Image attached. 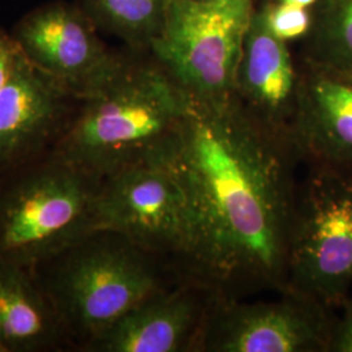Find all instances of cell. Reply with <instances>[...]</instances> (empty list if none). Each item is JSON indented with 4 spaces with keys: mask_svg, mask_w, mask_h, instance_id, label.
Wrapping results in <instances>:
<instances>
[{
    "mask_svg": "<svg viewBox=\"0 0 352 352\" xmlns=\"http://www.w3.org/2000/svg\"><path fill=\"white\" fill-rule=\"evenodd\" d=\"M184 193L190 247L188 279L218 298L243 289H285L296 183L285 142L257 126L234 97L190 100L151 158Z\"/></svg>",
    "mask_w": 352,
    "mask_h": 352,
    "instance_id": "1",
    "label": "cell"
},
{
    "mask_svg": "<svg viewBox=\"0 0 352 352\" xmlns=\"http://www.w3.org/2000/svg\"><path fill=\"white\" fill-rule=\"evenodd\" d=\"M190 98L149 51H132L96 94L80 101L51 153L102 180L148 162L173 133Z\"/></svg>",
    "mask_w": 352,
    "mask_h": 352,
    "instance_id": "2",
    "label": "cell"
},
{
    "mask_svg": "<svg viewBox=\"0 0 352 352\" xmlns=\"http://www.w3.org/2000/svg\"><path fill=\"white\" fill-rule=\"evenodd\" d=\"M33 272L58 314L68 347L81 351L168 287L158 257L107 230L89 234Z\"/></svg>",
    "mask_w": 352,
    "mask_h": 352,
    "instance_id": "3",
    "label": "cell"
},
{
    "mask_svg": "<svg viewBox=\"0 0 352 352\" xmlns=\"http://www.w3.org/2000/svg\"><path fill=\"white\" fill-rule=\"evenodd\" d=\"M101 180L51 151L0 173V261L34 269L98 230Z\"/></svg>",
    "mask_w": 352,
    "mask_h": 352,
    "instance_id": "4",
    "label": "cell"
},
{
    "mask_svg": "<svg viewBox=\"0 0 352 352\" xmlns=\"http://www.w3.org/2000/svg\"><path fill=\"white\" fill-rule=\"evenodd\" d=\"M340 312L352 289V168L309 166L296 186L285 289Z\"/></svg>",
    "mask_w": 352,
    "mask_h": 352,
    "instance_id": "5",
    "label": "cell"
},
{
    "mask_svg": "<svg viewBox=\"0 0 352 352\" xmlns=\"http://www.w3.org/2000/svg\"><path fill=\"white\" fill-rule=\"evenodd\" d=\"M253 1L173 0L149 54L190 100L234 97Z\"/></svg>",
    "mask_w": 352,
    "mask_h": 352,
    "instance_id": "6",
    "label": "cell"
},
{
    "mask_svg": "<svg viewBox=\"0 0 352 352\" xmlns=\"http://www.w3.org/2000/svg\"><path fill=\"white\" fill-rule=\"evenodd\" d=\"M98 230L113 231L141 250L184 265L190 247L187 202L175 176L151 160L102 179Z\"/></svg>",
    "mask_w": 352,
    "mask_h": 352,
    "instance_id": "7",
    "label": "cell"
},
{
    "mask_svg": "<svg viewBox=\"0 0 352 352\" xmlns=\"http://www.w3.org/2000/svg\"><path fill=\"white\" fill-rule=\"evenodd\" d=\"M277 300L214 296L197 350L212 352H330L338 312L282 289Z\"/></svg>",
    "mask_w": 352,
    "mask_h": 352,
    "instance_id": "8",
    "label": "cell"
},
{
    "mask_svg": "<svg viewBox=\"0 0 352 352\" xmlns=\"http://www.w3.org/2000/svg\"><path fill=\"white\" fill-rule=\"evenodd\" d=\"M76 3L50 1L29 11L12 37L26 59L82 101L100 91L126 64Z\"/></svg>",
    "mask_w": 352,
    "mask_h": 352,
    "instance_id": "9",
    "label": "cell"
},
{
    "mask_svg": "<svg viewBox=\"0 0 352 352\" xmlns=\"http://www.w3.org/2000/svg\"><path fill=\"white\" fill-rule=\"evenodd\" d=\"M300 78V68L294 63L287 42L270 32L261 10H253L243 42L234 98L257 126L292 151Z\"/></svg>",
    "mask_w": 352,
    "mask_h": 352,
    "instance_id": "10",
    "label": "cell"
},
{
    "mask_svg": "<svg viewBox=\"0 0 352 352\" xmlns=\"http://www.w3.org/2000/svg\"><path fill=\"white\" fill-rule=\"evenodd\" d=\"M78 104L21 54L0 90V173L50 151Z\"/></svg>",
    "mask_w": 352,
    "mask_h": 352,
    "instance_id": "11",
    "label": "cell"
},
{
    "mask_svg": "<svg viewBox=\"0 0 352 352\" xmlns=\"http://www.w3.org/2000/svg\"><path fill=\"white\" fill-rule=\"evenodd\" d=\"M213 292L188 279L166 287L109 327L85 351L180 352L197 347ZM197 350V349H196Z\"/></svg>",
    "mask_w": 352,
    "mask_h": 352,
    "instance_id": "12",
    "label": "cell"
},
{
    "mask_svg": "<svg viewBox=\"0 0 352 352\" xmlns=\"http://www.w3.org/2000/svg\"><path fill=\"white\" fill-rule=\"evenodd\" d=\"M292 146L309 166L352 168V72L307 58Z\"/></svg>",
    "mask_w": 352,
    "mask_h": 352,
    "instance_id": "13",
    "label": "cell"
},
{
    "mask_svg": "<svg viewBox=\"0 0 352 352\" xmlns=\"http://www.w3.org/2000/svg\"><path fill=\"white\" fill-rule=\"evenodd\" d=\"M0 344L6 352L68 347L58 314L32 269L0 261Z\"/></svg>",
    "mask_w": 352,
    "mask_h": 352,
    "instance_id": "14",
    "label": "cell"
},
{
    "mask_svg": "<svg viewBox=\"0 0 352 352\" xmlns=\"http://www.w3.org/2000/svg\"><path fill=\"white\" fill-rule=\"evenodd\" d=\"M173 0H77L94 26L120 38L131 51H148L160 36Z\"/></svg>",
    "mask_w": 352,
    "mask_h": 352,
    "instance_id": "15",
    "label": "cell"
},
{
    "mask_svg": "<svg viewBox=\"0 0 352 352\" xmlns=\"http://www.w3.org/2000/svg\"><path fill=\"white\" fill-rule=\"evenodd\" d=\"M309 59L352 72V0H320Z\"/></svg>",
    "mask_w": 352,
    "mask_h": 352,
    "instance_id": "16",
    "label": "cell"
},
{
    "mask_svg": "<svg viewBox=\"0 0 352 352\" xmlns=\"http://www.w3.org/2000/svg\"><path fill=\"white\" fill-rule=\"evenodd\" d=\"M261 12L270 32L285 42L307 36L312 30L315 21L309 8L279 1L265 6Z\"/></svg>",
    "mask_w": 352,
    "mask_h": 352,
    "instance_id": "17",
    "label": "cell"
},
{
    "mask_svg": "<svg viewBox=\"0 0 352 352\" xmlns=\"http://www.w3.org/2000/svg\"><path fill=\"white\" fill-rule=\"evenodd\" d=\"M340 312L330 352H352V289Z\"/></svg>",
    "mask_w": 352,
    "mask_h": 352,
    "instance_id": "18",
    "label": "cell"
},
{
    "mask_svg": "<svg viewBox=\"0 0 352 352\" xmlns=\"http://www.w3.org/2000/svg\"><path fill=\"white\" fill-rule=\"evenodd\" d=\"M21 54L12 34L0 29V90L12 75L13 68Z\"/></svg>",
    "mask_w": 352,
    "mask_h": 352,
    "instance_id": "19",
    "label": "cell"
},
{
    "mask_svg": "<svg viewBox=\"0 0 352 352\" xmlns=\"http://www.w3.org/2000/svg\"><path fill=\"white\" fill-rule=\"evenodd\" d=\"M279 3H286L291 6H298V7H304V8H311L316 6L320 0H277Z\"/></svg>",
    "mask_w": 352,
    "mask_h": 352,
    "instance_id": "20",
    "label": "cell"
},
{
    "mask_svg": "<svg viewBox=\"0 0 352 352\" xmlns=\"http://www.w3.org/2000/svg\"><path fill=\"white\" fill-rule=\"evenodd\" d=\"M205 1H228V0H205ZM248 1H253V0H248Z\"/></svg>",
    "mask_w": 352,
    "mask_h": 352,
    "instance_id": "21",
    "label": "cell"
},
{
    "mask_svg": "<svg viewBox=\"0 0 352 352\" xmlns=\"http://www.w3.org/2000/svg\"><path fill=\"white\" fill-rule=\"evenodd\" d=\"M0 352H6L4 351V349H3V346H1V344H0Z\"/></svg>",
    "mask_w": 352,
    "mask_h": 352,
    "instance_id": "22",
    "label": "cell"
}]
</instances>
